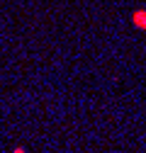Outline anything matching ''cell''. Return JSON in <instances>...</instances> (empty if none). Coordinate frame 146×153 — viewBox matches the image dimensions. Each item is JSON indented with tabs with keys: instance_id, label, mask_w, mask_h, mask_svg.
<instances>
[{
	"instance_id": "6da1fadb",
	"label": "cell",
	"mask_w": 146,
	"mask_h": 153,
	"mask_svg": "<svg viewBox=\"0 0 146 153\" xmlns=\"http://www.w3.org/2000/svg\"><path fill=\"white\" fill-rule=\"evenodd\" d=\"M15 153H25V148H15Z\"/></svg>"
}]
</instances>
